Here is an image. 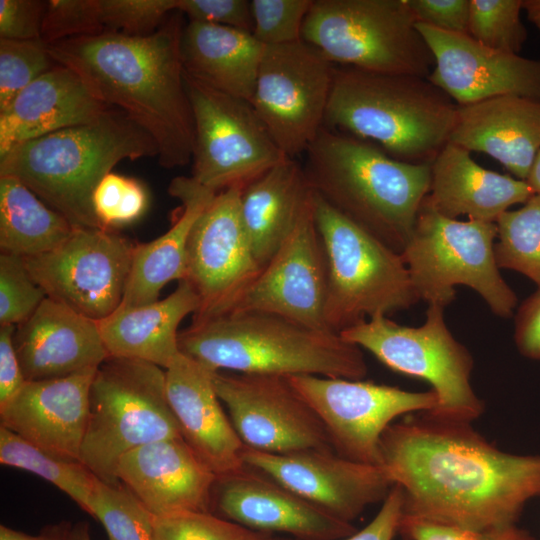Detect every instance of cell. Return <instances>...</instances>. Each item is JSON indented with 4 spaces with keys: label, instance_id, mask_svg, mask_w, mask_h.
<instances>
[{
    "label": "cell",
    "instance_id": "36",
    "mask_svg": "<svg viewBox=\"0 0 540 540\" xmlns=\"http://www.w3.org/2000/svg\"><path fill=\"white\" fill-rule=\"evenodd\" d=\"M90 515L102 524L108 540H153L154 515L121 483L100 480Z\"/></svg>",
    "mask_w": 540,
    "mask_h": 540
},
{
    "label": "cell",
    "instance_id": "41",
    "mask_svg": "<svg viewBox=\"0 0 540 540\" xmlns=\"http://www.w3.org/2000/svg\"><path fill=\"white\" fill-rule=\"evenodd\" d=\"M47 298L31 277L22 256L0 254V326L19 325Z\"/></svg>",
    "mask_w": 540,
    "mask_h": 540
},
{
    "label": "cell",
    "instance_id": "2",
    "mask_svg": "<svg viewBox=\"0 0 540 540\" xmlns=\"http://www.w3.org/2000/svg\"><path fill=\"white\" fill-rule=\"evenodd\" d=\"M183 14L153 33L104 32L48 45L54 61L76 72L93 95L126 113L155 141L164 168L192 161L194 118L181 57Z\"/></svg>",
    "mask_w": 540,
    "mask_h": 540
},
{
    "label": "cell",
    "instance_id": "54",
    "mask_svg": "<svg viewBox=\"0 0 540 540\" xmlns=\"http://www.w3.org/2000/svg\"><path fill=\"white\" fill-rule=\"evenodd\" d=\"M527 184L532 189L534 194L540 195V150L538 151L533 162L530 173L526 179Z\"/></svg>",
    "mask_w": 540,
    "mask_h": 540
},
{
    "label": "cell",
    "instance_id": "12",
    "mask_svg": "<svg viewBox=\"0 0 540 540\" xmlns=\"http://www.w3.org/2000/svg\"><path fill=\"white\" fill-rule=\"evenodd\" d=\"M194 118L191 177L220 192L244 185L289 159L252 104L215 90L184 72Z\"/></svg>",
    "mask_w": 540,
    "mask_h": 540
},
{
    "label": "cell",
    "instance_id": "52",
    "mask_svg": "<svg viewBox=\"0 0 540 540\" xmlns=\"http://www.w3.org/2000/svg\"><path fill=\"white\" fill-rule=\"evenodd\" d=\"M70 522L61 521L45 526L38 534L32 535L15 530L6 525L0 526V540H68Z\"/></svg>",
    "mask_w": 540,
    "mask_h": 540
},
{
    "label": "cell",
    "instance_id": "32",
    "mask_svg": "<svg viewBox=\"0 0 540 540\" xmlns=\"http://www.w3.org/2000/svg\"><path fill=\"white\" fill-rule=\"evenodd\" d=\"M313 197L303 166L287 159L248 183L241 215L254 256L263 268L293 231Z\"/></svg>",
    "mask_w": 540,
    "mask_h": 540
},
{
    "label": "cell",
    "instance_id": "29",
    "mask_svg": "<svg viewBox=\"0 0 540 540\" xmlns=\"http://www.w3.org/2000/svg\"><path fill=\"white\" fill-rule=\"evenodd\" d=\"M199 309V298L188 280L178 281L166 298L138 306H119L98 321L108 356L146 361L167 369L180 354L178 327Z\"/></svg>",
    "mask_w": 540,
    "mask_h": 540
},
{
    "label": "cell",
    "instance_id": "55",
    "mask_svg": "<svg viewBox=\"0 0 540 540\" xmlns=\"http://www.w3.org/2000/svg\"><path fill=\"white\" fill-rule=\"evenodd\" d=\"M68 540H92L89 524L85 521L71 524L68 533Z\"/></svg>",
    "mask_w": 540,
    "mask_h": 540
},
{
    "label": "cell",
    "instance_id": "49",
    "mask_svg": "<svg viewBox=\"0 0 540 540\" xmlns=\"http://www.w3.org/2000/svg\"><path fill=\"white\" fill-rule=\"evenodd\" d=\"M403 493L393 485L376 516L361 530L342 540H393L402 517Z\"/></svg>",
    "mask_w": 540,
    "mask_h": 540
},
{
    "label": "cell",
    "instance_id": "28",
    "mask_svg": "<svg viewBox=\"0 0 540 540\" xmlns=\"http://www.w3.org/2000/svg\"><path fill=\"white\" fill-rule=\"evenodd\" d=\"M430 165L426 199L449 218L466 215L469 220L496 222L511 206L534 195L526 181L480 166L470 151L450 142Z\"/></svg>",
    "mask_w": 540,
    "mask_h": 540
},
{
    "label": "cell",
    "instance_id": "46",
    "mask_svg": "<svg viewBox=\"0 0 540 540\" xmlns=\"http://www.w3.org/2000/svg\"><path fill=\"white\" fill-rule=\"evenodd\" d=\"M177 11L189 21L253 32L251 1L248 0H178Z\"/></svg>",
    "mask_w": 540,
    "mask_h": 540
},
{
    "label": "cell",
    "instance_id": "11",
    "mask_svg": "<svg viewBox=\"0 0 540 540\" xmlns=\"http://www.w3.org/2000/svg\"><path fill=\"white\" fill-rule=\"evenodd\" d=\"M443 312V307L428 305L425 322L419 327L378 315L339 334L389 369L428 382L439 401L430 413L472 423L484 410L470 381L473 358L449 331Z\"/></svg>",
    "mask_w": 540,
    "mask_h": 540
},
{
    "label": "cell",
    "instance_id": "42",
    "mask_svg": "<svg viewBox=\"0 0 540 540\" xmlns=\"http://www.w3.org/2000/svg\"><path fill=\"white\" fill-rule=\"evenodd\" d=\"M313 0H252L253 36L264 46L302 40V28Z\"/></svg>",
    "mask_w": 540,
    "mask_h": 540
},
{
    "label": "cell",
    "instance_id": "1",
    "mask_svg": "<svg viewBox=\"0 0 540 540\" xmlns=\"http://www.w3.org/2000/svg\"><path fill=\"white\" fill-rule=\"evenodd\" d=\"M380 466L402 489V516L449 526L514 525L540 497V455L502 451L471 422L426 411L387 427Z\"/></svg>",
    "mask_w": 540,
    "mask_h": 540
},
{
    "label": "cell",
    "instance_id": "30",
    "mask_svg": "<svg viewBox=\"0 0 540 540\" xmlns=\"http://www.w3.org/2000/svg\"><path fill=\"white\" fill-rule=\"evenodd\" d=\"M168 192L180 201L179 212L163 235L135 244L120 306L138 307L155 302L169 282L186 278L187 243L192 226L218 193L200 185L191 176L172 179Z\"/></svg>",
    "mask_w": 540,
    "mask_h": 540
},
{
    "label": "cell",
    "instance_id": "48",
    "mask_svg": "<svg viewBox=\"0 0 540 540\" xmlns=\"http://www.w3.org/2000/svg\"><path fill=\"white\" fill-rule=\"evenodd\" d=\"M418 23L441 31L468 34L470 0H407Z\"/></svg>",
    "mask_w": 540,
    "mask_h": 540
},
{
    "label": "cell",
    "instance_id": "8",
    "mask_svg": "<svg viewBox=\"0 0 540 540\" xmlns=\"http://www.w3.org/2000/svg\"><path fill=\"white\" fill-rule=\"evenodd\" d=\"M314 221L327 261L325 324L340 333L419 301L398 253L347 219L313 191Z\"/></svg>",
    "mask_w": 540,
    "mask_h": 540
},
{
    "label": "cell",
    "instance_id": "43",
    "mask_svg": "<svg viewBox=\"0 0 540 540\" xmlns=\"http://www.w3.org/2000/svg\"><path fill=\"white\" fill-rule=\"evenodd\" d=\"M178 0H99L104 32L145 36L156 31Z\"/></svg>",
    "mask_w": 540,
    "mask_h": 540
},
{
    "label": "cell",
    "instance_id": "23",
    "mask_svg": "<svg viewBox=\"0 0 540 540\" xmlns=\"http://www.w3.org/2000/svg\"><path fill=\"white\" fill-rule=\"evenodd\" d=\"M116 479L154 516L212 512L217 476L183 438L156 441L123 455Z\"/></svg>",
    "mask_w": 540,
    "mask_h": 540
},
{
    "label": "cell",
    "instance_id": "19",
    "mask_svg": "<svg viewBox=\"0 0 540 540\" xmlns=\"http://www.w3.org/2000/svg\"><path fill=\"white\" fill-rule=\"evenodd\" d=\"M326 295L327 261L311 202L232 311L271 313L329 330L324 317Z\"/></svg>",
    "mask_w": 540,
    "mask_h": 540
},
{
    "label": "cell",
    "instance_id": "6",
    "mask_svg": "<svg viewBox=\"0 0 540 540\" xmlns=\"http://www.w3.org/2000/svg\"><path fill=\"white\" fill-rule=\"evenodd\" d=\"M457 113L427 78L335 66L324 127L376 143L397 160L431 163L449 143Z\"/></svg>",
    "mask_w": 540,
    "mask_h": 540
},
{
    "label": "cell",
    "instance_id": "17",
    "mask_svg": "<svg viewBox=\"0 0 540 540\" xmlns=\"http://www.w3.org/2000/svg\"><path fill=\"white\" fill-rule=\"evenodd\" d=\"M213 381L245 447L274 454L332 449L319 416L287 377L216 371Z\"/></svg>",
    "mask_w": 540,
    "mask_h": 540
},
{
    "label": "cell",
    "instance_id": "39",
    "mask_svg": "<svg viewBox=\"0 0 540 540\" xmlns=\"http://www.w3.org/2000/svg\"><path fill=\"white\" fill-rule=\"evenodd\" d=\"M268 535L247 529L213 512L186 511L154 516L153 540H263Z\"/></svg>",
    "mask_w": 540,
    "mask_h": 540
},
{
    "label": "cell",
    "instance_id": "56",
    "mask_svg": "<svg viewBox=\"0 0 540 540\" xmlns=\"http://www.w3.org/2000/svg\"><path fill=\"white\" fill-rule=\"evenodd\" d=\"M263 540H296L294 538H289V537H281V536H275V535H268L266 538H264Z\"/></svg>",
    "mask_w": 540,
    "mask_h": 540
},
{
    "label": "cell",
    "instance_id": "40",
    "mask_svg": "<svg viewBox=\"0 0 540 540\" xmlns=\"http://www.w3.org/2000/svg\"><path fill=\"white\" fill-rule=\"evenodd\" d=\"M92 204L102 227L111 230L140 219L148 208L149 195L139 180L110 172L95 188Z\"/></svg>",
    "mask_w": 540,
    "mask_h": 540
},
{
    "label": "cell",
    "instance_id": "47",
    "mask_svg": "<svg viewBox=\"0 0 540 540\" xmlns=\"http://www.w3.org/2000/svg\"><path fill=\"white\" fill-rule=\"evenodd\" d=\"M46 5L39 0H0V38L41 40Z\"/></svg>",
    "mask_w": 540,
    "mask_h": 540
},
{
    "label": "cell",
    "instance_id": "13",
    "mask_svg": "<svg viewBox=\"0 0 540 540\" xmlns=\"http://www.w3.org/2000/svg\"><path fill=\"white\" fill-rule=\"evenodd\" d=\"M334 69L303 40L265 46L250 103L287 157L305 153L324 127Z\"/></svg>",
    "mask_w": 540,
    "mask_h": 540
},
{
    "label": "cell",
    "instance_id": "51",
    "mask_svg": "<svg viewBox=\"0 0 540 540\" xmlns=\"http://www.w3.org/2000/svg\"><path fill=\"white\" fill-rule=\"evenodd\" d=\"M15 325L0 326V407L9 402L25 385L14 346Z\"/></svg>",
    "mask_w": 540,
    "mask_h": 540
},
{
    "label": "cell",
    "instance_id": "10",
    "mask_svg": "<svg viewBox=\"0 0 540 540\" xmlns=\"http://www.w3.org/2000/svg\"><path fill=\"white\" fill-rule=\"evenodd\" d=\"M302 40L331 63L427 78L435 61L407 0H313Z\"/></svg>",
    "mask_w": 540,
    "mask_h": 540
},
{
    "label": "cell",
    "instance_id": "16",
    "mask_svg": "<svg viewBox=\"0 0 540 540\" xmlns=\"http://www.w3.org/2000/svg\"><path fill=\"white\" fill-rule=\"evenodd\" d=\"M244 185L214 196L192 226L186 255V280L199 298L192 321L232 311L260 274L241 215Z\"/></svg>",
    "mask_w": 540,
    "mask_h": 540
},
{
    "label": "cell",
    "instance_id": "21",
    "mask_svg": "<svg viewBox=\"0 0 540 540\" xmlns=\"http://www.w3.org/2000/svg\"><path fill=\"white\" fill-rule=\"evenodd\" d=\"M212 512L252 531L296 540H342L358 530L246 465L217 476Z\"/></svg>",
    "mask_w": 540,
    "mask_h": 540
},
{
    "label": "cell",
    "instance_id": "24",
    "mask_svg": "<svg viewBox=\"0 0 540 540\" xmlns=\"http://www.w3.org/2000/svg\"><path fill=\"white\" fill-rule=\"evenodd\" d=\"M214 372L180 352L165 369L166 392L183 440L216 476H223L245 466V445L222 407Z\"/></svg>",
    "mask_w": 540,
    "mask_h": 540
},
{
    "label": "cell",
    "instance_id": "35",
    "mask_svg": "<svg viewBox=\"0 0 540 540\" xmlns=\"http://www.w3.org/2000/svg\"><path fill=\"white\" fill-rule=\"evenodd\" d=\"M495 223L498 267L517 271L540 286V195L504 212Z\"/></svg>",
    "mask_w": 540,
    "mask_h": 540
},
{
    "label": "cell",
    "instance_id": "34",
    "mask_svg": "<svg viewBox=\"0 0 540 540\" xmlns=\"http://www.w3.org/2000/svg\"><path fill=\"white\" fill-rule=\"evenodd\" d=\"M0 463L42 477L91 514L100 480L80 461L48 453L0 425Z\"/></svg>",
    "mask_w": 540,
    "mask_h": 540
},
{
    "label": "cell",
    "instance_id": "50",
    "mask_svg": "<svg viewBox=\"0 0 540 540\" xmlns=\"http://www.w3.org/2000/svg\"><path fill=\"white\" fill-rule=\"evenodd\" d=\"M514 337L523 356L540 360V286L519 307Z\"/></svg>",
    "mask_w": 540,
    "mask_h": 540
},
{
    "label": "cell",
    "instance_id": "14",
    "mask_svg": "<svg viewBox=\"0 0 540 540\" xmlns=\"http://www.w3.org/2000/svg\"><path fill=\"white\" fill-rule=\"evenodd\" d=\"M322 421L332 449L364 464L380 465V440L397 418L434 411V390L411 392L365 380L313 375L287 377Z\"/></svg>",
    "mask_w": 540,
    "mask_h": 540
},
{
    "label": "cell",
    "instance_id": "7",
    "mask_svg": "<svg viewBox=\"0 0 540 540\" xmlns=\"http://www.w3.org/2000/svg\"><path fill=\"white\" fill-rule=\"evenodd\" d=\"M170 438L182 436L168 401L165 369L108 356L91 384L80 462L102 482L117 485L115 471L123 455Z\"/></svg>",
    "mask_w": 540,
    "mask_h": 540
},
{
    "label": "cell",
    "instance_id": "33",
    "mask_svg": "<svg viewBox=\"0 0 540 540\" xmlns=\"http://www.w3.org/2000/svg\"><path fill=\"white\" fill-rule=\"evenodd\" d=\"M74 227L23 183L0 176L1 252L31 257L64 243Z\"/></svg>",
    "mask_w": 540,
    "mask_h": 540
},
{
    "label": "cell",
    "instance_id": "4",
    "mask_svg": "<svg viewBox=\"0 0 540 540\" xmlns=\"http://www.w3.org/2000/svg\"><path fill=\"white\" fill-rule=\"evenodd\" d=\"M157 156L150 134L109 107L88 123L14 147L0 157V176L23 183L74 228L104 229L92 204L99 182L122 160Z\"/></svg>",
    "mask_w": 540,
    "mask_h": 540
},
{
    "label": "cell",
    "instance_id": "45",
    "mask_svg": "<svg viewBox=\"0 0 540 540\" xmlns=\"http://www.w3.org/2000/svg\"><path fill=\"white\" fill-rule=\"evenodd\" d=\"M398 534L404 540H540L518 524L474 530L404 516Z\"/></svg>",
    "mask_w": 540,
    "mask_h": 540
},
{
    "label": "cell",
    "instance_id": "5",
    "mask_svg": "<svg viewBox=\"0 0 540 540\" xmlns=\"http://www.w3.org/2000/svg\"><path fill=\"white\" fill-rule=\"evenodd\" d=\"M179 350L213 371L362 380V349L339 333L264 312L232 311L179 332Z\"/></svg>",
    "mask_w": 540,
    "mask_h": 540
},
{
    "label": "cell",
    "instance_id": "37",
    "mask_svg": "<svg viewBox=\"0 0 540 540\" xmlns=\"http://www.w3.org/2000/svg\"><path fill=\"white\" fill-rule=\"evenodd\" d=\"M523 0H470L468 34L495 50L519 54L528 33Z\"/></svg>",
    "mask_w": 540,
    "mask_h": 540
},
{
    "label": "cell",
    "instance_id": "9",
    "mask_svg": "<svg viewBox=\"0 0 540 540\" xmlns=\"http://www.w3.org/2000/svg\"><path fill=\"white\" fill-rule=\"evenodd\" d=\"M496 238L495 222L449 218L425 197L401 253L419 300L445 308L456 298L455 287L465 285L479 294L494 314L510 317L517 297L496 263Z\"/></svg>",
    "mask_w": 540,
    "mask_h": 540
},
{
    "label": "cell",
    "instance_id": "38",
    "mask_svg": "<svg viewBox=\"0 0 540 540\" xmlns=\"http://www.w3.org/2000/svg\"><path fill=\"white\" fill-rule=\"evenodd\" d=\"M56 65L48 45L42 40L0 38V110Z\"/></svg>",
    "mask_w": 540,
    "mask_h": 540
},
{
    "label": "cell",
    "instance_id": "18",
    "mask_svg": "<svg viewBox=\"0 0 540 540\" xmlns=\"http://www.w3.org/2000/svg\"><path fill=\"white\" fill-rule=\"evenodd\" d=\"M242 460L348 523L369 506L383 502L394 485L382 466L346 459L333 449L274 454L244 447Z\"/></svg>",
    "mask_w": 540,
    "mask_h": 540
},
{
    "label": "cell",
    "instance_id": "25",
    "mask_svg": "<svg viewBox=\"0 0 540 540\" xmlns=\"http://www.w3.org/2000/svg\"><path fill=\"white\" fill-rule=\"evenodd\" d=\"M13 341L27 381L98 368L108 357L98 321L49 297L16 326Z\"/></svg>",
    "mask_w": 540,
    "mask_h": 540
},
{
    "label": "cell",
    "instance_id": "44",
    "mask_svg": "<svg viewBox=\"0 0 540 540\" xmlns=\"http://www.w3.org/2000/svg\"><path fill=\"white\" fill-rule=\"evenodd\" d=\"M104 33L99 0L47 1L41 40L51 45L68 38Z\"/></svg>",
    "mask_w": 540,
    "mask_h": 540
},
{
    "label": "cell",
    "instance_id": "27",
    "mask_svg": "<svg viewBox=\"0 0 540 540\" xmlns=\"http://www.w3.org/2000/svg\"><path fill=\"white\" fill-rule=\"evenodd\" d=\"M109 107L76 72L57 64L0 110V157L24 142L88 123Z\"/></svg>",
    "mask_w": 540,
    "mask_h": 540
},
{
    "label": "cell",
    "instance_id": "26",
    "mask_svg": "<svg viewBox=\"0 0 540 540\" xmlns=\"http://www.w3.org/2000/svg\"><path fill=\"white\" fill-rule=\"evenodd\" d=\"M449 142L489 155L526 181L540 150V100L506 95L458 106Z\"/></svg>",
    "mask_w": 540,
    "mask_h": 540
},
{
    "label": "cell",
    "instance_id": "15",
    "mask_svg": "<svg viewBox=\"0 0 540 540\" xmlns=\"http://www.w3.org/2000/svg\"><path fill=\"white\" fill-rule=\"evenodd\" d=\"M134 246L110 229L75 228L57 248L24 259L47 297L100 321L122 302Z\"/></svg>",
    "mask_w": 540,
    "mask_h": 540
},
{
    "label": "cell",
    "instance_id": "22",
    "mask_svg": "<svg viewBox=\"0 0 540 540\" xmlns=\"http://www.w3.org/2000/svg\"><path fill=\"white\" fill-rule=\"evenodd\" d=\"M96 370L27 381L0 407V425L48 453L80 461Z\"/></svg>",
    "mask_w": 540,
    "mask_h": 540
},
{
    "label": "cell",
    "instance_id": "20",
    "mask_svg": "<svg viewBox=\"0 0 540 540\" xmlns=\"http://www.w3.org/2000/svg\"><path fill=\"white\" fill-rule=\"evenodd\" d=\"M435 65L427 79L458 106L498 96L540 100V60L492 49L469 34L416 22Z\"/></svg>",
    "mask_w": 540,
    "mask_h": 540
},
{
    "label": "cell",
    "instance_id": "53",
    "mask_svg": "<svg viewBox=\"0 0 540 540\" xmlns=\"http://www.w3.org/2000/svg\"><path fill=\"white\" fill-rule=\"evenodd\" d=\"M523 11L540 33V0H523Z\"/></svg>",
    "mask_w": 540,
    "mask_h": 540
},
{
    "label": "cell",
    "instance_id": "31",
    "mask_svg": "<svg viewBox=\"0 0 540 540\" xmlns=\"http://www.w3.org/2000/svg\"><path fill=\"white\" fill-rule=\"evenodd\" d=\"M265 46L252 33L189 21L181 38L184 72L225 94L251 102Z\"/></svg>",
    "mask_w": 540,
    "mask_h": 540
},
{
    "label": "cell",
    "instance_id": "3",
    "mask_svg": "<svg viewBox=\"0 0 540 540\" xmlns=\"http://www.w3.org/2000/svg\"><path fill=\"white\" fill-rule=\"evenodd\" d=\"M303 166L315 193L382 243L402 253L429 194L431 163H409L378 145L322 127Z\"/></svg>",
    "mask_w": 540,
    "mask_h": 540
}]
</instances>
